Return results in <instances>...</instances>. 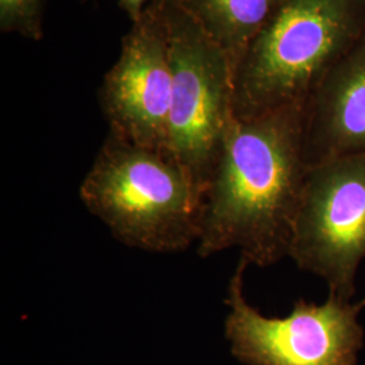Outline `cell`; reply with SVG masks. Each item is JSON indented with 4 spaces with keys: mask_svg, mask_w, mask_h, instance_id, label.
<instances>
[{
    "mask_svg": "<svg viewBox=\"0 0 365 365\" xmlns=\"http://www.w3.org/2000/svg\"><path fill=\"white\" fill-rule=\"evenodd\" d=\"M306 105L233 118L205 194L199 256L237 248L260 268L288 257L309 170Z\"/></svg>",
    "mask_w": 365,
    "mask_h": 365,
    "instance_id": "6da1fadb",
    "label": "cell"
},
{
    "mask_svg": "<svg viewBox=\"0 0 365 365\" xmlns=\"http://www.w3.org/2000/svg\"><path fill=\"white\" fill-rule=\"evenodd\" d=\"M365 34V0H284L233 71L235 117L307 103Z\"/></svg>",
    "mask_w": 365,
    "mask_h": 365,
    "instance_id": "7a4b0ae2",
    "label": "cell"
},
{
    "mask_svg": "<svg viewBox=\"0 0 365 365\" xmlns=\"http://www.w3.org/2000/svg\"><path fill=\"white\" fill-rule=\"evenodd\" d=\"M80 199L131 248L170 253L197 242L205 194L170 153L110 133Z\"/></svg>",
    "mask_w": 365,
    "mask_h": 365,
    "instance_id": "3957f363",
    "label": "cell"
},
{
    "mask_svg": "<svg viewBox=\"0 0 365 365\" xmlns=\"http://www.w3.org/2000/svg\"><path fill=\"white\" fill-rule=\"evenodd\" d=\"M170 37L168 153L206 194L235 118L233 66L178 0H161Z\"/></svg>",
    "mask_w": 365,
    "mask_h": 365,
    "instance_id": "277c9868",
    "label": "cell"
},
{
    "mask_svg": "<svg viewBox=\"0 0 365 365\" xmlns=\"http://www.w3.org/2000/svg\"><path fill=\"white\" fill-rule=\"evenodd\" d=\"M249 264L240 259L227 288L225 336L247 365H357L364 345L357 303L329 295L322 304L299 299L283 318L265 317L249 303L244 284Z\"/></svg>",
    "mask_w": 365,
    "mask_h": 365,
    "instance_id": "5b68a950",
    "label": "cell"
},
{
    "mask_svg": "<svg viewBox=\"0 0 365 365\" xmlns=\"http://www.w3.org/2000/svg\"><path fill=\"white\" fill-rule=\"evenodd\" d=\"M288 257L322 277L329 295L353 299L365 259V155L309 167Z\"/></svg>",
    "mask_w": 365,
    "mask_h": 365,
    "instance_id": "8992f818",
    "label": "cell"
},
{
    "mask_svg": "<svg viewBox=\"0 0 365 365\" xmlns=\"http://www.w3.org/2000/svg\"><path fill=\"white\" fill-rule=\"evenodd\" d=\"M172 96L170 37L161 0L133 22L117 63L106 73L101 103L110 133L168 153Z\"/></svg>",
    "mask_w": 365,
    "mask_h": 365,
    "instance_id": "52a82bcc",
    "label": "cell"
},
{
    "mask_svg": "<svg viewBox=\"0 0 365 365\" xmlns=\"http://www.w3.org/2000/svg\"><path fill=\"white\" fill-rule=\"evenodd\" d=\"M365 155V34L313 92L306 105L309 167Z\"/></svg>",
    "mask_w": 365,
    "mask_h": 365,
    "instance_id": "ba28073f",
    "label": "cell"
},
{
    "mask_svg": "<svg viewBox=\"0 0 365 365\" xmlns=\"http://www.w3.org/2000/svg\"><path fill=\"white\" fill-rule=\"evenodd\" d=\"M229 57L233 71L242 53L284 0H178Z\"/></svg>",
    "mask_w": 365,
    "mask_h": 365,
    "instance_id": "9c48e42d",
    "label": "cell"
},
{
    "mask_svg": "<svg viewBox=\"0 0 365 365\" xmlns=\"http://www.w3.org/2000/svg\"><path fill=\"white\" fill-rule=\"evenodd\" d=\"M46 0H0V30L25 38H42V16Z\"/></svg>",
    "mask_w": 365,
    "mask_h": 365,
    "instance_id": "30bf717a",
    "label": "cell"
},
{
    "mask_svg": "<svg viewBox=\"0 0 365 365\" xmlns=\"http://www.w3.org/2000/svg\"><path fill=\"white\" fill-rule=\"evenodd\" d=\"M122 10L129 15L131 22H135L141 18L144 14L145 9L149 6L153 0H118Z\"/></svg>",
    "mask_w": 365,
    "mask_h": 365,
    "instance_id": "8fae6325",
    "label": "cell"
}]
</instances>
